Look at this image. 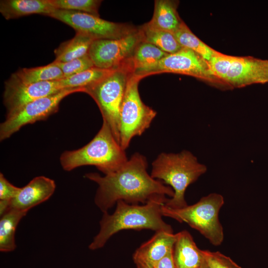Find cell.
I'll return each mask as SVG.
<instances>
[{"label": "cell", "instance_id": "6da1fadb", "mask_svg": "<svg viewBox=\"0 0 268 268\" xmlns=\"http://www.w3.org/2000/svg\"><path fill=\"white\" fill-rule=\"evenodd\" d=\"M147 168L146 158L135 153L118 170L104 176L96 173L86 174L85 178L98 185L94 198L96 206L104 213L119 201L138 204L158 197H173L172 188L153 178Z\"/></svg>", "mask_w": 268, "mask_h": 268}, {"label": "cell", "instance_id": "7a4b0ae2", "mask_svg": "<svg viewBox=\"0 0 268 268\" xmlns=\"http://www.w3.org/2000/svg\"><path fill=\"white\" fill-rule=\"evenodd\" d=\"M167 200L166 196L158 197L141 205L118 201L112 214L103 213L99 231L89 245V249L102 248L112 236L123 230L173 231L162 218L161 207Z\"/></svg>", "mask_w": 268, "mask_h": 268}, {"label": "cell", "instance_id": "3957f363", "mask_svg": "<svg viewBox=\"0 0 268 268\" xmlns=\"http://www.w3.org/2000/svg\"><path fill=\"white\" fill-rule=\"evenodd\" d=\"M128 160L125 150L104 121L99 132L89 142L80 148L64 151L60 158L61 166L65 171L91 165L105 175L118 170Z\"/></svg>", "mask_w": 268, "mask_h": 268}, {"label": "cell", "instance_id": "277c9868", "mask_svg": "<svg viewBox=\"0 0 268 268\" xmlns=\"http://www.w3.org/2000/svg\"><path fill=\"white\" fill-rule=\"evenodd\" d=\"M206 171L205 165L200 163L190 151L185 150L178 153L160 154L152 163L150 175L172 188L174 196L168 199L164 205L176 209L188 205L185 199L187 188Z\"/></svg>", "mask_w": 268, "mask_h": 268}, {"label": "cell", "instance_id": "5b68a950", "mask_svg": "<svg viewBox=\"0 0 268 268\" xmlns=\"http://www.w3.org/2000/svg\"><path fill=\"white\" fill-rule=\"evenodd\" d=\"M224 203L221 195L211 193L201 198L196 203L181 208H171L164 204L161 207V213L162 216L188 224L211 244L218 246L224 239L223 229L218 217Z\"/></svg>", "mask_w": 268, "mask_h": 268}, {"label": "cell", "instance_id": "8992f818", "mask_svg": "<svg viewBox=\"0 0 268 268\" xmlns=\"http://www.w3.org/2000/svg\"><path fill=\"white\" fill-rule=\"evenodd\" d=\"M133 73V69L127 63L84 91L95 101L103 121L108 125L119 143L120 110L128 79Z\"/></svg>", "mask_w": 268, "mask_h": 268}, {"label": "cell", "instance_id": "52a82bcc", "mask_svg": "<svg viewBox=\"0 0 268 268\" xmlns=\"http://www.w3.org/2000/svg\"><path fill=\"white\" fill-rule=\"evenodd\" d=\"M142 78L133 73L128 79L120 115V144L124 150L132 139L147 129L156 112L141 100L138 89Z\"/></svg>", "mask_w": 268, "mask_h": 268}, {"label": "cell", "instance_id": "ba28073f", "mask_svg": "<svg viewBox=\"0 0 268 268\" xmlns=\"http://www.w3.org/2000/svg\"><path fill=\"white\" fill-rule=\"evenodd\" d=\"M163 72L188 75L215 85H225L211 71L208 62L195 52L182 48L178 52L168 54L149 67L137 70L134 74L142 78Z\"/></svg>", "mask_w": 268, "mask_h": 268}, {"label": "cell", "instance_id": "9c48e42d", "mask_svg": "<svg viewBox=\"0 0 268 268\" xmlns=\"http://www.w3.org/2000/svg\"><path fill=\"white\" fill-rule=\"evenodd\" d=\"M49 16L94 40L119 39L138 29L129 24L107 21L99 16L76 11L56 9Z\"/></svg>", "mask_w": 268, "mask_h": 268}, {"label": "cell", "instance_id": "30bf717a", "mask_svg": "<svg viewBox=\"0 0 268 268\" xmlns=\"http://www.w3.org/2000/svg\"><path fill=\"white\" fill-rule=\"evenodd\" d=\"M76 92H84V89H63L55 94L32 101L14 113L6 116L5 120L0 125V140L10 137L26 125L45 120L58 112L60 103L63 99Z\"/></svg>", "mask_w": 268, "mask_h": 268}, {"label": "cell", "instance_id": "8fae6325", "mask_svg": "<svg viewBox=\"0 0 268 268\" xmlns=\"http://www.w3.org/2000/svg\"><path fill=\"white\" fill-rule=\"evenodd\" d=\"M143 41V32L140 27L119 39L93 40L88 55L95 67L118 69L132 57L137 46Z\"/></svg>", "mask_w": 268, "mask_h": 268}, {"label": "cell", "instance_id": "7c38bea8", "mask_svg": "<svg viewBox=\"0 0 268 268\" xmlns=\"http://www.w3.org/2000/svg\"><path fill=\"white\" fill-rule=\"evenodd\" d=\"M64 89L59 80L24 83L7 80L4 84L3 102L9 116L26 104Z\"/></svg>", "mask_w": 268, "mask_h": 268}, {"label": "cell", "instance_id": "4fadbf2b", "mask_svg": "<svg viewBox=\"0 0 268 268\" xmlns=\"http://www.w3.org/2000/svg\"><path fill=\"white\" fill-rule=\"evenodd\" d=\"M223 81L226 86L233 88L268 83V60L233 56Z\"/></svg>", "mask_w": 268, "mask_h": 268}, {"label": "cell", "instance_id": "5bb4252c", "mask_svg": "<svg viewBox=\"0 0 268 268\" xmlns=\"http://www.w3.org/2000/svg\"><path fill=\"white\" fill-rule=\"evenodd\" d=\"M56 189L54 180L40 176L34 178L10 202V208L28 212L31 208L48 200Z\"/></svg>", "mask_w": 268, "mask_h": 268}, {"label": "cell", "instance_id": "9a60e30c", "mask_svg": "<svg viewBox=\"0 0 268 268\" xmlns=\"http://www.w3.org/2000/svg\"><path fill=\"white\" fill-rule=\"evenodd\" d=\"M177 233L159 230L152 238L138 248L133 255V260L153 265L173 250Z\"/></svg>", "mask_w": 268, "mask_h": 268}, {"label": "cell", "instance_id": "2e32d148", "mask_svg": "<svg viewBox=\"0 0 268 268\" xmlns=\"http://www.w3.org/2000/svg\"><path fill=\"white\" fill-rule=\"evenodd\" d=\"M172 255L176 268H201L205 263L202 250L186 230L177 233Z\"/></svg>", "mask_w": 268, "mask_h": 268}, {"label": "cell", "instance_id": "e0dca14e", "mask_svg": "<svg viewBox=\"0 0 268 268\" xmlns=\"http://www.w3.org/2000/svg\"><path fill=\"white\" fill-rule=\"evenodd\" d=\"M56 9L50 0H2L0 12L6 20L38 14L49 16Z\"/></svg>", "mask_w": 268, "mask_h": 268}, {"label": "cell", "instance_id": "ac0fdd59", "mask_svg": "<svg viewBox=\"0 0 268 268\" xmlns=\"http://www.w3.org/2000/svg\"><path fill=\"white\" fill-rule=\"evenodd\" d=\"M177 2L169 0H156L153 16L147 26L174 34L182 22L177 10Z\"/></svg>", "mask_w": 268, "mask_h": 268}, {"label": "cell", "instance_id": "d6986e66", "mask_svg": "<svg viewBox=\"0 0 268 268\" xmlns=\"http://www.w3.org/2000/svg\"><path fill=\"white\" fill-rule=\"evenodd\" d=\"M64 78L61 68L53 62L41 67L19 69L8 78L24 83L59 80Z\"/></svg>", "mask_w": 268, "mask_h": 268}, {"label": "cell", "instance_id": "ffe728a7", "mask_svg": "<svg viewBox=\"0 0 268 268\" xmlns=\"http://www.w3.org/2000/svg\"><path fill=\"white\" fill-rule=\"evenodd\" d=\"M94 40L89 36L76 32L71 39L64 42L54 51L55 62H67L88 54Z\"/></svg>", "mask_w": 268, "mask_h": 268}, {"label": "cell", "instance_id": "44dd1931", "mask_svg": "<svg viewBox=\"0 0 268 268\" xmlns=\"http://www.w3.org/2000/svg\"><path fill=\"white\" fill-rule=\"evenodd\" d=\"M27 212L11 208L0 216V251L9 252L16 247L15 233L18 223Z\"/></svg>", "mask_w": 268, "mask_h": 268}, {"label": "cell", "instance_id": "7402d4cb", "mask_svg": "<svg viewBox=\"0 0 268 268\" xmlns=\"http://www.w3.org/2000/svg\"><path fill=\"white\" fill-rule=\"evenodd\" d=\"M116 69H102L93 67L59 80L63 89L81 88L84 91L85 88L99 82Z\"/></svg>", "mask_w": 268, "mask_h": 268}, {"label": "cell", "instance_id": "603a6c76", "mask_svg": "<svg viewBox=\"0 0 268 268\" xmlns=\"http://www.w3.org/2000/svg\"><path fill=\"white\" fill-rule=\"evenodd\" d=\"M168 54L154 45L143 41L137 46L130 62L134 72L154 65Z\"/></svg>", "mask_w": 268, "mask_h": 268}, {"label": "cell", "instance_id": "cb8c5ba5", "mask_svg": "<svg viewBox=\"0 0 268 268\" xmlns=\"http://www.w3.org/2000/svg\"><path fill=\"white\" fill-rule=\"evenodd\" d=\"M174 35L183 48H188L195 52L207 62L218 52L197 37L184 21H182Z\"/></svg>", "mask_w": 268, "mask_h": 268}, {"label": "cell", "instance_id": "d4e9b609", "mask_svg": "<svg viewBox=\"0 0 268 268\" xmlns=\"http://www.w3.org/2000/svg\"><path fill=\"white\" fill-rule=\"evenodd\" d=\"M140 28L144 41L154 45L168 54L175 53L183 48L174 34L171 32L153 29L145 24Z\"/></svg>", "mask_w": 268, "mask_h": 268}, {"label": "cell", "instance_id": "484cf974", "mask_svg": "<svg viewBox=\"0 0 268 268\" xmlns=\"http://www.w3.org/2000/svg\"><path fill=\"white\" fill-rule=\"evenodd\" d=\"M56 8L89 13L99 16L98 10L101 0H50Z\"/></svg>", "mask_w": 268, "mask_h": 268}, {"label": "cell", "instance_id": "4316f807", "mask_svg": "<svg viewBox=\"0 0 268 268\" xmlns=\"http://www.w3.org/2000/svg\"><path fill=\"white\" fill-rule=\"evenodd\" d=\"M53 62L61 68L64 78L75 75L94 67L88 54L67 62Z\"/></svg>", "mask_w": 268, "mask_h": 268}, {"label": "cell", "instance_id": "83f0119b", "mask_svg": "<svg viewBox=\"0 0 268 268\" xmlns=\"http://www.w3.org/2000/svg\"><path fill=\"white\" fill-rule=\"evenodd\" d=\"M233 56L217 52L208 62L214 75L225 85L224 79L231 66Z\"/></svg>", "mask_w": 268, "mask_h": 268}, {"label": "cell", "instance_id": "f1b7e54d", "mask_svg": "<svg viewBox=\"0 0 268 268\" xmlns=\"http://www.w3.org/2000/svg\"><path fill=\"white\" fill-rule=\"evenodd\" d=\"M202 253L209 268H242L230 257L218 251L202 250Z\"/></svg>", "mask_w": 268, "mask_h": 268}, {"label": "cell", "instance_id": "f546056e", "mask_svg": "<svg viewBox=\"0 0 268 268\" xmlns=\"http://www.w3.org/2000/svg\"><path fill=\"white\" fill-rule=\"evenodd\" d=\"M21 188L11 184L1 173L0 174V200L11 201L20 191Z\"/></svg>", "mask_w": 268, "mask_h": 268}, {"label": "cell", "instance_id": "4dcf8cb0", "mask_svg": "<svg viewBox=\"0 0 268 268\" xmlns=\"http://www.w3.org/2000/svg\"><path fill=\"white\" fill-rule=\"evenodd\" d=\"M172 250L154 264L153 265L154 268H176L173 258Z\"/></svg>", "mask_w": 268, "mask_h": 268}, {"label": "cell", "instance_id": "1f68e13d", "mask_svg": "<svg viewBox=\"0 0 268 268\" xmlns=\"http://www.w3.org/2000/svg\"><path fill=\"white\" fill-rule=\"evenodd\" d=\"M11 201L8 200H0V215L2 216L8 211L10 208Z\"/></svg>", "mask_w": 268, "mask_h": 268}, {"label": "cell", "instance_id": "d6a6232c", "mask_svg": "<svg viewBox=\"0 0 268 268\" xmlns=\"http://www.w3.org/2000/svg\"><path fill=\"white\" fill-rule=\"evenodd\" d=\"M136 268H154L150 264L140 261H134Z\"/></svg>", "mask_w": 268, "mask_h": 268}, {"label": "cell", "instance_id": "836d02e7", "mask_svg": "<svg viewBox=\"0 0 268 268\" xmlns=\"http://www.w3.org/2000/svg\"><path fill=\"white\" fill-rule=\"evenodd\" d=\"M201 268H209V267H208V266L207 265L205 261V263L203 265V266L201 267Z\"/></svg>", "mask_w": 268, "mask_h": 268}]
</instances>
